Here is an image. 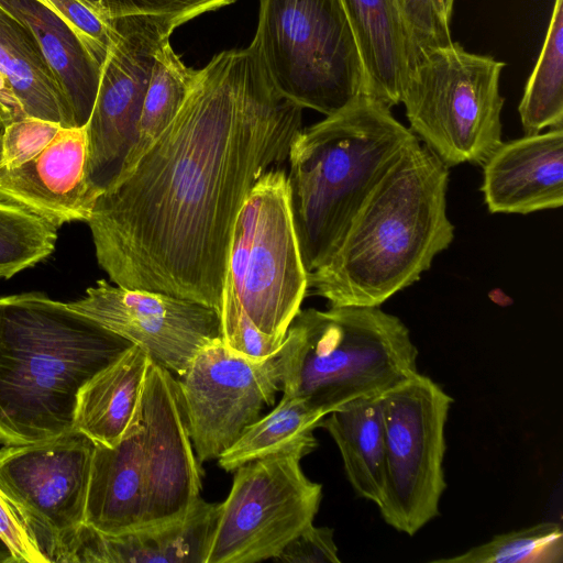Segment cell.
Wrapping results in <instances>:
<instances>
[{
    "label": "cell",
    "instance_id": "obj_10",
    "mask_svg": "<svg viewBox=\"0 0 563 563\" xmlns=\"http://www.w3.org/2000/svg\"><path fill=\"white\" fill-rule=\"evenodd\" d=\"M300 461L291 454H275L234 471L206 563L273 560L313 523L322 485L305 475Z\"/></svg>",
    "mask_w": 563,
    "mask_h": 563
},
{
    "label": "cell",
    "instance_id": "obj_17",
    "mask_svg": "<svg viewBox=\"0 0 563 563\" xmlns=\"http://www.w3.org/2000/svg\"><path fill=\"white\" fill-rule=\"evenodd\" d=\"M84 128H62L53 141L20 166H0V199L13 202L55 228L90 217Z\"/></svg>",
    "mask_w": 563,
    "mask_h": 563
},
{
    "label": "cell",
    "instance_id": "obj_5",
    "mask_svg": "<svg viewBox=\"0 0 563 563\" xmlns=\"http://www.w3.org/2000/svg\"><path fill=\"white\" fill-rule=\"evenodd\" d=\"M283 394L327 416L365 397H380L418 373L407 325L379 307L300 310L280 345Z\"/></svg>",
    "mask_w": 563,
    "mask_h": 563
},
{
    "label": "cell",
    "instance_id": "obj_4",
    "mask_svg": "<svg viewBox=\"0 0 563 563\" xmlns=\"http://www.w3.org/2000/svg\"><path fill=\"white\" fill-rule=\"evenodd\" d=\"M416 139L387 104L365 93L298 132L287 177L307 273L328 261L368 196Z\"/></svg>",
    "mask_w": 563,
    "mask_h": 563
},
{
    "label": "cell",
    "instance_id": "obj_14",
    "mask_svg": "<svg viewBox=\"0 0 563 563\" xmlns=\"http://www.w3.org/2000/svg\"><path fill=\"white\" fill-rule=\"evenodd\" d=\"M67 306L141 347L178 376L201 349L221 338L217 309L164 292L112 286L106 279Z\"/></svg>",
    "mask_w": 563,
    "mask_h": 563
},
{
    "label": "cell",
    "instance_id": "obj_30",
    "mask_svg": "<svg viewBox=\"0 0 563 563\" xmlns=\"http://www.w3.org/2000/svg\"><path fill=\"white\" fill-rule=\"evenodd\" d=\"M103 20L124 16H151L168 21L175 27L233 3L236 0H78Z\"/></svg>",
    "mask_w": 563,
    "mask_h": 563
},
{
    "label": "cell",
    "instance_id": "obj_25",
    "mask_svg": "<svg viewBox=\"0 0 563 563\" xmlns=\"http://www.w3.org/2000/svg\"><path fill=\"white\" fill-rule=\"evenodd\" d=\"M324 417L305 399L283 394L269 413L249 426L218 457L219 465L227 472H234L251 461L275 454L302 459L318 446L313 430Z\"/></svg>",
    "mask_w": 563,
    "mask_h": 563
},
{
    "label": "cell",
    "instance_id": "obj_18",
    "mask_svg": "<svg viewBox=\"0 0 563 563\" xmlns=\"http://www.w3.org/2000/svg\"><path fill=\"white\" fill-rule=\"evenodd\" d=\"M492 213L528 214L563 205V129L501 142L483 163Z\"/></svg>",
    "mask_w": 563,
    "mask_h": 563
},
{
    "label": "cell",
    "instance_id": "obj_2",
    "mask_svg": "<svg viewBox=\"0 0 563 563\" xmlns=\"http://www.w3.org/2000/svg\"><path fill=\"white\" fill-rule=\"evenodd\" d=\"M449 167L419 140L384 175L308 287L330 306L379 307L448 249Z\"/></svg>",
    "mask_w": 563,
    "mask_h": 563
},
{
    "label": "cell",
    "instance_id": "obj_24",
    "mask_svg": "<svg viewBox=\"0 0 563 563\" xmlns=\"http://www.w3.org/2000/svg\"><path fill=\"white\" fill-rule=\"evenodd\" d=\"M340 451L346 477L355 493L382 504L385 494V433L380 397L349 401L321 421Z\"/></svg>",
    "mask_w": 563,
    "mask_h": 563
},
{
    "label": "cell",
    "instance_id": "obj_37",
    "mask_svg": "<svg viewBox=\"0 0 563 563\" xmlns=\"http://www.w3.org/2000/svg\"><path fill=\"white\" fill-rule=\"evenodd\" d=\"M0 563H16L11 549L0 538Z\"/></svg>",
    "mask_w": 563,
    "mask_h": 563
},
{
    "label": "cell",
    "instance_id": "obj_20",
    "mask_svg": "<svg viewBox=\"0 0 563 563\" xmlns=\"http://www.w3.org/2000/svg\"><path fill=\"white\" fill-rule=\"evenodd\" d=\"M86 523L106 534L145 525V477L139 410L113 446L95 443Z\"/></svg>",
    "mask_w": 563,
    "mask_h": 563
},
{
    "label": "cell",
    "instance_id": "obj_16",
    "mask_svg": "<svg viewBox=\"0 0 563 563\" xmlns=\"http://www.w3.org/2000/svg\"><path fill=\"white\" fill-rule=\"evenodd\" d=\"M220 504L201 497L181 518L106 534L88 523L65 534L48 561L85 563H206Z\"/></svg>",
    "mask_w": 563,
    "mask_h": 563
},
{
    "label": "cell",
    "instance_id": "obj_21",
    "mask_svg": "<svg viewBox=\"0 0 563 563\" xmlns=\"http://www.w3.org/2000/svg\"><path fill=\"white\" fill-rule=\"evenodd\" d=\"M35 36L69 109L73 128L89 121L102 65L84 42L40 0H0Z\"/></svg>",
    "mask_w": 563,
    "mask_h": 563
},
{
    "label": "cell",
    "instance_id": "obj_26",
    "mask_svg": "<svg viewBox=\"0 0 563 563\" xmlns=\"http://www.w3.org/2000/svg\"><path fill=\"white\" fill-rule=\"evenodd\" d=\"M196 74L197 70L181 62L169 42L159 48L142 107L137 140L114 184L132 169L174 120L187 98Z\"/></svg>",
    "mask_w": 563,
    "mask_h": 563
},
{
    "label": "cell",
    "instance_id": "obj_23",
    "mask_svg": "<svg viewBox=\"0 0 563 563\" xmlns=\"http://www.w3.org/2000/svg\"><path fill=\"white\" fill-rule=\"evenodd\" d=\"M0 75L25 117L73 128L69 109L32 31L0 5Z\"/></svg>",
    "mask_w": 563,
    "mask_h": 563
},
{
    "label": "cell",
    "instance_id": "obj_29",
    "mask_svg": "<svg viewBox=\"0 0 563 563\" xmlns=\"http://www.w3.org/2000/svg\"><path fill=\"white\" fill-rule=\"evenodd\" d=\"M57 228L13 202L0 199V279L30 268L55 250Z\"/></svg>",
    "mask_w": 563,
    "mask_h": 563
},
{
    "label": "cell",
    "instance_id": "obj_1",
    "mask_svg": "<svg viewBox=\"0 0 563 563\" xmlns=\"http://www.w3.org/2000/svg\"><path fill=\"white\" fill-rule=\"evenodd\" d=\"M302 110L275 88L253 42L198 69L174 120L93 203L87 223L110 280L220 314L236 216L287 161Z\"/></svg>",
    "mask_w": 563,
    "mask_h": 563
},
{
    "label": "cell",
    "instance_id": "obj_33",
    "mask_svg": "<svg viewBox=\"0 0 563 563\" xmlns=\"http://www.w3.org/2000/svg\"><path fill=\"white\" fill-rule=\"evenodd\" d=\"M421 54L452 42L443 0H395Z\"/></svg>",
    "mask_w": 563,
    "mask_h": 563
},
{
    "label": "cell",
    "instance_id": "obj_32",
    "mask_svg": "<svg viewBox=\"0 0 563 563\" xmlns=\"http://www.w3.org/2000/svg\"><path fill=\"white\" fill-rule=\"evenodd\" d=\"M84 42L103 65L113 40L111 21L103 20L78 0H40Z\"/></svg>",
    "mask_w": 563,
    "mask_h": 563
},
{
    "label": "cell",
    "instance_id": "obj_13",
    "mask_svg": "<svg viewBox=\"0 0 563 563\" xmlns=\"http://www.w3.org/2000/svg\"><path fill=\"white\" fill-rule=\"evenodd\" d=\"M93 451L76 429L0 449V488L24 512L47 562L53 545L86 522Z\"/></svg>",
    "mask_w": 563,
    "mask_h": 563
},
{
    "label": "cell",
    "instance_id": "obj_38",
    "mask_svg": "<svg viewBox=\"0 0 563 563\" xmlns=\"http://www.w3.org/2000/svg\"><path fill=\"white\" fill-rule=\"evenodd\" d=\"M448 15L451 18L454 0H443Z\"/></svg>",
    "mask_w": 563,
    "mask_h": 563
},
{
    "label": "cell",
    "instance_id": "obj_35",
    "mask_svg": "<svg viewBox=\"0 0 563 563\" xmlns=\"http://www.w3.org/2000/svg\"><path fill=\"white\" fill-rule=\"evenodd\" d=\"M280 563H340L334 530L310 525L273 559Z\"/></svg>",
    "mask_w": 563,
    "mask_h": 563
},
{
    "label": "cell",
    "instance_id": "obj_40",
    "mask_svg": "<svg viewBox=\"0 0 563 563\" xmlns=\"http://www.w3.org/2000/svg\"><path fill=\"white\" fill-rule=\"evenodd\" d=\"M0 124H2V125H3V122H2V119H1V113H0Z\"/></svg>",
    "mask_w": 563,
    "mask_h": 563
},
{
    "label": "cell",
    "instance_id": "obj_11",
    "mask_svg": "<svg viewBox=\"0 0 563 563\" xmlns=\"http://www.w3.org/2000/svg\"><path fill=\"white\" fill-rule=\"evenodd\" d=\"M110 21L113 40L86 124V174L93 203L114 184L136 143L155 56L176 29L166 20L142 15Z\"/></svg>",
    "mask_w": 563,
    "mask_h": 563
},
{
    "label": "cell",
    "instance_id": "obj_8",
    "mask_svg": "<svg viewBox=\"0 0 563 563\" xmlns=\"http://www.w3.org/2000/svg\"><path fill=\"white\" fill-rule=\"evenodd\" d=\"M505 65L453 41L419 55L401 102L411 132L448 167L483 165L503 142Z\"/></svg>",
    "mask_w": 563,
    "mask_h": 563
},
{
    "label": "cell",
    "instance_id": "obj_34",
    "mask_svg": "<svg viewBox=\"0 0 563 563\" xmlns=\"http://www.w3.org/2000/svg\"><path fill=\"white\" fill-rule=\"evenodd\" d=\"M0 538L16 563H48L22 509L0 488Z\"/></svg>",
    "mask_w": 563,
    "mask_h": 563
},
{
    "label": "cell",
    "instance_id": "obj_7",
    "mask_svg": "<svg viewBox=\"0 0 563 563\" xmlns=\"http://www.w3.org/2000/svg\"><path fill=\"white\" fill-rule=\"evenodd\" d=\"M275 88L330 115L363 93L356 43L340 0H260L252 41Z\"/></svg>",
    "mask_w": 563,
    "mask_h": 563
},
{
    "label": "cell",
    "instance_id": "obj_31",
    "mask_svg": "<svg viewBox=\"0 0 563 563\" xmlns=\"http://www.w3.org/2000/svg\"><path fill=\"white\" fill-rule=\"evenodd\" d=\"M62 126L37 118L25 117L3 126L0 166L13 168L22 165L44 150Z\"/></svg>",
    "mask_w": 563,
    "mask_h": 563
},
{
    "label": "cell",
    "instance_id": "obj_22",
    "mask_svg": "<svg viewBox=\"0 0 563 563\" xmlns=\"http://www.w3.org/2000/svg\"><path fill=\"white\" fill-rule=\"evenodd\" d=\"M151 362L133 344L96 374L78 394L74 429L95 443L115 445L137 413Z\"/></svg>",
    "mask_w": 563,
    "mask_h": 563
},
{
    "label": "cell",
    "instance_id": "obj_27",
    "mask_svg": "<svg viewBox=\"0 0 563 563\" xmlns=\"http://www.w3.org/2000/svg\"><path fill=\"white\" fill-rule=\"evenodd\" d=\"M518 112L525 134L563 128V0H554L543 46Z\"/></svg>",
    "mask_w": 563,
    "mask_h": 563
},
{
    "label": "cell",
    "instance_id": "obj_15",
    "mask_svg": "<svg viewBox=\"0 0 563 563\" xmlns=\"http://www.w3.org/2000/svg\"><path fill=\"white\" fill-rule=\"evenodd\" d=\"M139 417L145 477L144 526L181 518L200 498L202 473L177 379L153 360Z\"/></svg>",
    "mask_w": 563,
    "mask_h": 563
},
{
    "label": "cell",
    "instance_id": "obj_9",
    "mask_svg": "<svg viewBox=\"0 0 563 563\" xmlns=\"http://www.w3.org/2000/svg\"><path fill=\"white\" fill-rule=\"evenodd\" d=\"M380 400L386 484L378 509L387 525L413 536L440 515L446 487L444 430L453 398L418 372Z\"/></svg>",
    "mask_w": 563,
    "mask_h": 563
},
{
    "label": "cell",
    "instance_id": "obj_39",
    "mask_svg": "<svg viewBox=\"0 0 563 563\" xmlns=\"http://www.w3.org/2000/svg\"><path fill=\"white\" fill-rule=\"evenodd\" d=\"M2 131H3V125L0 124V147H1V135H2Z\"/></svg>",
    "mask_w": 563,
    "mask_h": 563
},
{
    "label": "cell",
    "instance_id": "obj_6",
    "mask_svg": "<svg viewBox=\"0 0 563 563\" xmlns=\"http://www.w3.org/2000/svg\"><path fill=\"white\" fill-rule=\"evenodd\" d=\"M308 288L285 169H268L243 202L231 234L221 310L242 306L283 343Z\"/></svg>",
    "mask_w": 563,
    "mask_h": 563
},
{
    "label": "cell",
    "instance_id": "obj_19",
    "mask_svg": "<svg viewBox=\"0 0 563 563\" xmlns=\"http://www.w3.org/2000/svg\"><path fill=\"white\" fill-rule=\"evenodd\" d=\"M340 1L362 63L363 93L389 108L400 103L420 54L396 1Z\"/></svg>",
    "mask_w": 563,
    "mask_h": 563
},
{
    "label": "cell",
    "instance_id": "obj_28",
    "mask_svg": "<svg viewBox=\"0 0 563 563\" xmlns=\"http://www.w3.org/2000/svg\"><path fill=\"white\" fill-rule=\"evenodd\" d=\"M563 531L558 522L545 521L497 534L452 558L435 563H562Z\"/></svg>",
    "mask_w": 563,
    "mask_h": 563
},
{
    "label": "cell",
    "instance_id": "obj_3",
    "mask_svg": "<svg viewBox=\"0 0 563 563\" xmlns=\"http://www.w3.org/2000/svg\"><path fill=\"white\" fill-rule=\"evenodd\" d=\"M132 345L45 294L0 297V442L74 429L80 389Z\"/></svg>",
    "mask_w": 563,
    "mask_h": 563
},
{
    "label": "cell",
    "instance_id": "obj_36",
    "mask_svg": "<svg viewBox=\"0 0 563 563\" xmlns=\"http://www.w3.org/2000/svg\"><path fill=\"white\" fill-rule=\"evenodd\" d=\"M0 110L5 123L24 118L22 108L4 78L0 75Z\"/></svg>",
    "mask_w": 563,
    "mask_h": 563
},
{
    "label": "cell",
    "instance_id": "obj_12",
    "mask_svg": "<svg viewBox=\"0 0 563 563\" xmlns=\"http://www.w3.org/2000/svg\"><path fill=\"white\" fill-rule=\"evenodd\" d=\"M280 349V347H279ZM265 358L231 351L220 339L201 349L177 383L199 463L218 460L275 402L280 350Z\"/></svg>",
    "mask_w": 563,
    "mask_h": 563
}]
</instances>
